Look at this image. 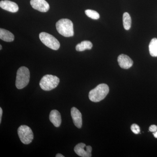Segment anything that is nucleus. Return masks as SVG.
I'll list each match as a JSON object with an SVG mask.
<instances>
[{"mask_svg":"<svg viewBox=\"0 0 157 157\" xmlns=\"http://www.w3.org/2000/svg\"><path fill=\"white\" fill-rule=\"evenodd\" d=\"M109 92V88L108 85L102 83L98 85L97 87L90 91L89 98L92 102H99L106 98Z\"/></svg>","mask_w":157,"mask_h":157,"instance_id":"nucleus-1","label":"nucleus"},{"mask_svg":"<svg viewBox=\"0 0 157 157\" xmlns=\"http://www.w3.org/2000/svg\"><path fill=\"white\" fill-rule=\"evenodd\" d=\"M56 28L59 33L63 36L72 37L74 35L73 23L70 19L59 20L56 22Z\"/></svg>","mask_w":157,"mask_h":157,"instance_id":"nucleus-2","label":"nucleus"},{"mask_svg":"<svg viewBox=\"0 0 157 157\" xmlns=\"http://www.w3.org/2000/svg\"><path fill=\"white\" fill-rule=\"evenodd\" d=\"M30 80V72L25 67H20L17 70L15 85L18 89H22L29 84Z\"/></svg>","mask_w":157,"mask_h":157,"instance_id":"nucleus-3","label":"nucleus"},{"mask_svg":"<svg viewBox=\"0 0 157 157\" xmlns=\"http://www.w3.org/2000/svg\"><path fill=\"white\" fill-rule=\"evenodd\" d=\"M59 78L52 75H46L43 76L39 82V85L42 90L50 91L54 89L59 82Z\"/></svg>","mask_w":157,"mask_h":157,"instance_id":"nucleus-4","label":"nucleus"},{"mask_svg":"<svg viewBox=\"0 0 157 157\" xmlns=\"http://www.w3.org/2000/svg\"><path fill=\"white\" fill-rule=\"evenodd\" d=\"M39 39L45 45L52 50H57L59 48L60 44L58 40L50 34L45 32L39 34Z\"/></svg>","mask_w":157,"mask_h":157,"instance_id":"nucleus-5","label":"nucleus"},{"mask_svg":"<svg viewBox=\"0 0 157 157\" xmlns=\"http://www.w3.org/2000/svg\"><path fill=\"white\" fill-rule=\"evenodd\" d=\"M17 134L21 141L24 144H29L33 140V133L28 126L23 125L20 126L17 129Z\"/></svg>","mask_w":157,"mask_h":157,"instance_id":"nucleus-6","label":"nucleus"},{"mask_svg":"<svg viewBox=\"0 0 157 157\" xmlns=\"http://www.w3.org/2000/svg\"><path fill=\"white\" fill-rule=\"evenodd\" d=\"M74 151L80 157H90L92 156V148L90 146H86L84 143L78 144L74 147Z\"/></svg>","mask_w":157,"mask_h":157,"instance_id":"nucleus-7","label":"nucleus"},{"mask_svg":"<svg viewBox=\"0 0 157 157\" xmlns=\"http://www.w3.org/2000/svg\"><path fill=\"white\" fill-rule=\"evenodd\" d=\"M30 4L34 9L40 12H47L50 8L49 4L45 0H31Z\"/></svg>","mask_w":157,"mask_h":157,"instance_id":"nucleus-8","label":"nucleus"},{"mask_svg":"<svg viewBox=\"0 0 157 157\" xmlns=\"http://www.w3.org/2000/svg\"><path fill=\"white\" fill-rule=\"evenodd\" d=\"M71 115L75 126L78 128H81L82 123V116L79 110L76 107H72L71 109Z\"/></svg>","mask_w":157,"mask_h":157,"instance_id":"nucleus-9","label":"nucleus"},{"mask_svg":"<svg viewBox=\"0 0 157 157\" xmlns=\"http://www.w3.org/2000/svg\"><path fill=\"white\" fill-rule=\"evenodd\" d=\"M0 7L2 9L12 13L18 11L19 8L16 3L9 0H4L0 2Z\"/></svg>","mask_w":157,"mask_h":157,"instance_id":"nucleus-10","label":"nucleus"},{"mask_svg":"<svg viewBox=\"0 0 157 157\" xmlns=\"http://www.w3.org/2000/svg\"><path fill=\"white\" fill-rule=\"evenodd\" d=\"M117 61L120 67L124 69H128L133 64V61L132 59L126 55L123 54L118 57Z\"/></svg>","mask_w":157,"mask_h":157,"instance_id":"nucleus-11","label":"nucleus"},{"mask_svg":"<svg viewBox=\"0 0 157 157\" xmlns=\"http://www.w3.org/2000/svg\"><path fill=\"white\" fill-rule=\"evenodd\" d=\"M49 120L55 127L58 128L62 123L61 116L60 113L56 109H53L51 111L49 114Z\"/></svg>","mask_w":157,"mask_h":157,"instance_id":"nucleus-12","label":"nucleus"},{"mask_svg":"<svg viewBox=\"0 0 157 157\" xmlns=\"http://www.w3.org/2000/svg\"><path fill=\"white\" fill-rule=\"evenodd\" d=\"M0 39L7 42H11L14 41V35L9 31L5 29H0Z\"/></svg>","mask_w":157,"mask_h":157,"instance_id":"nucleus-13","label":"nucleus"},{"mask_svg":"<svg viewBox=\"0 0 157 157\" xmlns=\"http://www.w3.org/2000/svg\"><path fill=\"white\" fill-rule=\"evenodd\" d=\"M93 47L92 42L89 41H83L76 45V49L77 51L82 52L86 49H91Z\"/></svg>","mask_w":157,"mask_h":157,"instance_id":"nucleus-14","label":"nucleus"},{"mask_svg":"<svg viewBox=\"0 0 157 157\" xmlns=\"http://www.w3.org/2000/svg\"><path fill=\"white\" fill-rule=\"evenodd\" d=\"M149 50L151 56L153 57L157 56V39H151L149 45Z\"/></svg>","mask_w":157,"mask_h":157,"instance_id":"nucleus-15","label":"nucleus"},{"mask_svg":"<svg viewBox=\"0 0 157 157\" xmlns=\"http://www.w3.org/2000/svg\"><path fill=\"white\" fill-rule=\"evenodd\" d=\"M123 22L124 28L126 30H129L132 26V18L128 12H125L123 16Z\"/></svg>","mask_w":157,"mask_h":157,"instance_id":"nucleus-16","label":"nucleus"},{"mask_svg":"<svg viewBox=\"0 0 157 157\" xmlns=\"http://www.w3.org/2000/svg\"><path fill=\"white\" fill-rule=\"evenodd\" d=\"M85 12L88 17L92 18V19L97 20L100 18V14L98 12L94 11V10L87 9V10H86Z\"/></svg>","mask_w":157,"mask_h":157,"instance_id":"nucleus-17","label":"nucleus"},{"mask_svg":"<svg viewBox=\"0 0 157 157\" xmlns=\"http://www.w3.org/2000/svg\"><path fill=\"white\" fill-rule=\"evenodd\" d=\"M131 130H132V132L134 133V134H139L140 132V127L139 126L137 125L136 124H134L132 125L131 126Z\"/></svg>","mask_w":157,"mask_h":157,"instance_id":"nucleus-18","label":"nucleus"},{"mask_svg":"<svg viewBox=\"0 0 157 157\" xmlns=\"http://www.w3.org/2000/svg\"><path fill=\"white\" fill-rule=\"evenodd\" d=\"M150 132H155L157 131V126L155 125H152L149 128Z\"/></svg>","mask_w":157,"mask_h":157,"instance_id":"nucleus-19","label":"nucleus"},{"mask_svg":"<svg viewBox=\"0 0 157 157\" xmlns=\"http://www.w3.org/2000/svg\"><path fill=\"white\" fill-rule=\"evenodd\" d=\"M3 110L2 108L0 107V123L2 122V116Z\"/></svg>","mask_w":157,"mask_h":157,"instance_id":"nucleus-20","label":"nucleus"},{"mask_svg":"<svg viewBox=\"0 0 157 157\" xmlns=\"http://www.w3.org/2000/svg\"><path fill=\"white\" fill-rule=\"evenodd\" d=\"M56 157H64V156L63 155L61 154H57L56 156Z\"/></svg>","mask_w":157,"mask_h":157,"instance_id":"nucleus-21","label":"nucleus"},{"mask_svg":"<svg viewBox=\"0 0 157 157\" xmlns=\"http://www.w3.org/2000/svg\"><path fill=\"white\" fill-rule=\"evenodd\" d=\"M153 135L155 138H157V131L156 132H153Z\"/></svg>","mask_w":157,"mask_h":157,"instance_id":"nucleus-22","label":"nucleus"},{"mask_svg":"<svg viewBox=\"0 0 157 157\" xmlns=\"http://www.w3.org/2000/svg\"><path fill=\"white\" fill-rule=\"evenodd\" d=\"M0 49H1V50H2V45H0Z\"/></svg>","mask_w":157,"mask_h":157,"instance_id":"nucleus-23","label":"nucleus"}]
</instances>
